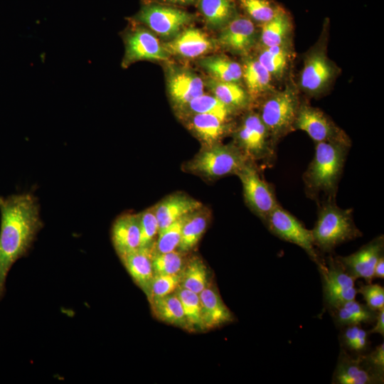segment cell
<instances>
[{"mask_svg": "<svg viewBox=\"0 0 384 384\" xmlns=\"http://www.w3.org/2000/svg\"><path fill=\"white\" fill-rule=\"evenodd\" d=\"M39 209L31 193L0 196V301L10 270L27 255L43 227Z\"/></svg>", "mask_w": 384, "mask_h": 384, "instance_id": "6da1fadb", "label": "cell"}, {"mask_svg": "<svg viewBox=\"0 0 384 384\" xmlns=\"http://www.w3.org/2000/svg\"><path fill=\"white\" fill-rule=\"evenodd\" d=\"M248 159L234 142L227 144L218 142L202 146L182 169L202 178L213 181L228 175H236Z\"/></svg>", "mask_w": 384, "mask_h": 384, "instance_id": "7a4b0ae2", "label": "cell"}, {"mask_svg": "<svg viewBox=\"0 0 384 384\" xmlns=\"http://www.w3.org/2000/svg\"><path fill=\"white\" fill-rule=\"evenodd\" d=\"M348 147L336 142L316 143L314 158L303 177L310 191L335 192Z\"/></svg>", "mask_w": 384, "mask_h": 384, "instance_id": "3957f363", "label": "cell"}, {"mask_svg": "<svg viewBox=\"0 0 384 384\" xmlns=\"http://www.w3.org/2000/svg\"><path fill=\"white\" fill-rule=\"evenodd\" d=\"M311 231L315 247L326 252L361 235L353 222L352 210L342 209L332 203L323 206Z\"/></svg>", "mask_w": 384, "mask_h": 384, "instance_id": "277c9868", "label": "cell"}, {"mask_svg": "<svg viewBox=\"0 0 384 384\" xmlns=\"http://www.w3.org/2000/svg\"><path fill=\"white\" fill-rule=\"evenodd\" d=\"M299 107L297 95L292 87L274 93L263 102L259 115L274 143L293 128Z\"/></svg>", "mask_w": 384, "mask_h": 384, "instance_id": "5b68a950", "label": "cell"}, {"mask_svg": "<svg viewBox=\"0 0 384 384\" xmlns=\"http://www.w3.org/2000/svg\"><path fill=\"white\" fill-rule=\"evenodd\" d=\"M194 19V16L178 6L154 1H145L132 18L147 26L158 35L171 38Z\"/></svg>", "mask_w": 384, "mask_h": 384, "instance_id": "8992f818", "label": "cell"}, {"mask_svg": "<svg viewBox=\"0 0 384 384\" xmlns=\"http://www.w3.org/2000/svg\"><path fill=\"white\" fill-rule=\"evenodd\" d=\"M248 159L237 173L245 203L263 221L279 204L272 187L263 180L254 163Z\"/></svg>", "mask_w": 384, "mask_h": 384, "instance_id": "52a82bcc", "label": "cell"}, {"mask_svg": "<svg viewBox=\"0 0 384 384\" xmlns=\"http://www.w3.org/2000/svg\"><path fill=\"white\" fill-rule=\"evenodd\" d=\"M265 222L272 234L302 248L317 266L322 264L323 261L315 248L311 231L292 214L278 205Z\"/></svg>", "mask_w": 384, "mask_h": 384, "instance_id": "ba28073f", "label": "cell"}, {"mask_svg": "<svg viewBox=\"0 0 384 384\" xmlns=\"http://www.w3.org/2000/svg\"><path fill=\"white\" fill-rule=\"evenodd\" d=\"M234 143L253 161L267 159L274 154V142L259 114L251 112L242 119Z\"/></svg>", "mask_w": 384, "mask_h": 384, "instance_id": "9c48e42d", "label": "cell"}, {"mask_svg": "<svg viewBox=\"0 0 384 384\" xmlns=\"http://www.w3.org/2000/svg\"><path fill=\"white\" fill-rule=\"evenodd\" d=\"M318 268L321 275L324 304L329 309L355 299L357 294L355 279L346 272L336 257H329Z\"/></svg>", "mask_w": 384, "mask_h": 384, "instance_id": "30bf717a", "label": "cell"}, {"mask_svg": "<svg viewBox=\"0 0 384 384\" xmlns=\"http://www.w3.org/2000/svg\"><path fill=\"white\" fill-rule=\"evenodd\" d=\"M384 372L377 369L367 354L356 357L341 348L332 377L335 384H378L383 383Z\"/></svg>", "mask_w": 384, "mask_h": 384, "instance_id": "8fae6325", "label": "cell"}, {"mask_svg": "<svg viewBox=\"0 0 384 384\" xmlns=\"http://www.w3.org/2000/svg\"><path fill=\"white\" fill-rule=\"evenodd\" d=\"M293 128L305 132L314 142H336L350 146L346 134L320 110L299 105Z\"/></svg>", "mask_w": 384, "mask_h": 384, "instance_id": "7c38bea8", "label": "cell"}, {"mask_svg": "<svg viewBox=\"0 0 384 384\" xmlns=\"http://www.w3.org/2000/svg\"><path fill=\"white\" fill-rule=\"evenodd\" d=\"M123 39L125 45L123 68L139 60H168V53L159 40L144 28L128 29L123 35Z\"/></svg>", "mask_w": 384, "mask_h": 384, "instance_id": "4fadbf2b", "label": "cell"}, {"mask_svg": "<svg viewBox=\"0 0 384 384\" xmlns=\"http://www.w3.org/2000/svg\"><path fill=\"white\" fill-rule=\"evenodd\" d=\"M383 236L377 237L362 246L356 252L347 256H337L346 272L355 280L362 278L370 283L373 271L378 260L383 256Z\"/></svg>", "mask_w": 384, "mask_h": 384, "instance_id": "5bb4252c", "label": "cell"}, {"mask_svg": "<svg viewBox=\"0 0 384 384\" xmlns=\"http://www.w3.org/2000/svg\"><path fill=\"white\" fill-rule=\"evenodd\" d=\"M335 74V69L325 53L314 51L305 59L299 84L309 94H319L329 85Z\"/></svg>", "mask_w": 384, "mask_h": 384, "instance_id": "9a60e30c", "label": "cell"}, {"mask_svg": "<svg viewBox=\"0 0 384 384\" xmlns=\"http://www.w3.org/2000/svg\"><path fill=\"white\" fill-rule=\"evenodd\" d=\"M256 29L252 20L238 14L221 28L218 41L225 48L245 53L254 46Z\"/></svg>", "mask_w": 384, "mask_h": 384, "instance_id": "2e32d148", "label": "cell"}, {"mask_svg": "<svg viewBox=\"0 0 384 384\" xmlns=\"http://www.w3.org/2000/svg\"><path fill=\"white\" fill-rule=\"evenodd\" d=\"M154 206L159 232L172 223L201 208L203 205L199 201L179 192L165 197Z\"/></svg>", "mask_w": 384, "mask_h": 384, "instance_id": "e0dca14e", "label": "cell"}, {"mask_svg": "<svg viewBox=\"0 0 384 384\" xmlns=\"http://www.w3.org/2000/svg\"><path fill=\"white\" fill-rule=\"evenodd\" d=\"M163 47L168 54L194 58L209 52L213 46L211 40L204 32L189 28L178 33Z\"/></svg>", "mask_w": 384, "mask_h": 384, "instance_id": "ac0fdd59", "label": "cell"}, {"mask_svg": "<svg viewBox=\"0 0 384 384\" xmlns=\"http://www.w3.org/2000/svg\"><path fill=\"white\" fill-rule=\"evenodd\" d=\"M111 239L119 257L140 248L139 214L125 213L118 216L112 225Z\"/></svg>", "mask_w": 384, "mask_h": 384, "instance_id": "d6986e66", "label": "cell"}, {"mask_svg": "<svg viewBox=\"0 0 384 384\" xmlns=\"http://www.w3.org/2000/svg\"><path fill=\"white\" fill-rule=\"evenodd\" d=\"M154 253V245L151 247H140L119 257L129 274L147 297L149 295L154 276L152 266Z\"/></svg>", "mask_w": 384, "mask_h": 384, "instance_id": "ffe728a7", "label": "cell"}, {"mask_svg": "<svg viewBox=\"0 0 384 384\" xmlns=\"http://www.w3.org/2000/svg\"><path fill=\"white\" fill-rule=\"evenodd\" d=\"M168 88L172 101L181 109L204 92V82L196 74L179 70L169 76Z\"/></svg>", "mask_w": 384, "mask_h": 384, "instance_id": "44dd1931", "label": "cell"}, {"mask_svg": "<svg viewBox=\"0 0 384 384\" xmlns=\"http://www.w3.org/2000/svg\"><path fill=\"white\" fill-rule=\"evenodd\" d=\"M203 328L210 329L232 322L234 316L218 291L209 285L199 293Z\"/></svg>", "mask_w": 384, "mask_h": 384, "instance_id": "7402d4cb", "label": "cell"}, {"mask_svg": "<svg viewBox=\"0 0 384 384\" xmlns=\"http://www.w3.org/2000/svg\"><path fill=\"white\" fill-rule=\"evenodd\" d=\"M188 127L203 146L220 142L228 130V122L215 115L194 114L188 115Z\"/></svg>", "mask_w": 384, "mask_h": 384, "instance_id": "603a6c76", "label": "cell"}, {"mask_svg": "<svg viewBox=\"0 0 384 384\" xmlns=\"http://www.w3.org/2000/svg\"><path fill=\"white\" fill-rule=\"evenodd\" d=\"M198 9L206 25L221 29L238 13L236 0H198Z\"/></svg>", "mask_w": 384, "mask_h": 384, "instance_id": "cb8c5ba5", "label": "cell"}, {"mask_svg": "<svg viewBox=\"0 0 384 384\" xmlns=\"http://www.w3.org/2000/svg\"><path fill=\"white\" fill-rule=\"evenodd\" d=\"M336 324L341 326L375 322L378 311L351 299L329 309Z\"/></svg>", "mask_w": 384, "mask_h": 384, "instance_id": "d4e9b609", "label": "cell"}, {"mask_svg": "<svg viewBox=\"0 0 384 384\" xmlns=\"http://www.w3.org/2000/svg\"><path fill=\"white\" fill-rule=\"evenodd\" d=\"M210 216L209 210L204 206L187 216L182 228L178 251L186 253L197 245L206 230Z\"/></svg>", "mask_w": 384, "mask_h": 384, "instance_id": "484cf974", "label": "cell"}, {"mask_svg": "<svg viewBox=\"0 0 384 384\" xmlns=\"http://www.w3.org/2000/svg\"><path fill=\"white\" fill-rule=\"evenodd\" d=\"M149 302L152 312L158 319L188 330L182 305L176 292L153 298Z\"/></svg>", "mask_w": 384, "mask_h": 384, "instance_id": "4316f807", "label": "cell"}, {"mask_svg": "<svg viewBox=\"0 0 384 384\" xmlns=\"http://www.w3.org/2000/svg\"><path fill=\"white\" fill-rule=\"evenodd\" d=\"M270 73L257 59L249 58L242 67L243 78L248 95L252 97L260 96L268 91L271 87Z\"/></svg>", "mask_w": 384, "mask_h": 384, "instance_id": "83f0119b", "label": "cell"}, {"mask_svg": "<svg viewBox=\"0 0 384 384\" xmlns=\"http://www.w3.org/2000/svg\"><path fill=\"white\" fill-rule=\"evenodd\" d=\"M208 85L213 95L233 111L244 108L248 104V94L238 82L212 78L208 81Z\"/></svg>", "mask_w": 384, "mask_h": 384, "instance_id": "f1b7e54d", "label": "cell"}, {"mask_svg": "<svg viewBox=\"0 0 384 384\" xmlns=\"http://www.w3.org/2000/svg\"><path fill=\"white\" fill-rule=\"evenodd\" d=\"M292 28L290 15L281 7L275 16L262 23L261 41L265 47L282 45Z\"/></svg>", "mask_w": 384, "mask_h": 384, "instance_id": "f546056e", "label": "cell"}, {"mask_svg": "<svg viewBox=\"0 0 384 384\" xmlns=\"http://www.w3.org/2000/svg\"><path fill=\"white\" fill-rule=\"evenodd\" d=\"M201 65L217 80L238 82L242 78L241 65L226 57H207L201 61Z\"/></svg>", "mask_w": 384, "mask_h": 384, "instance_id": "4dcf8cb0", "label": "cell"}, {"mask_svg": "<svg viewBox=\"0 0 384 384\" xmlns=\"http://www.w3.org/2000/svg\"><path fill=\"white\" fill-rule=\"evenodd\" d=\"M181 110L185 114H212L226 122L228 121L233 112L214 95H206L204 92L192 100Z\"/></svg>", "mask_w": 384, "mask_h": 384, "instance_id": "1f68e13d", "label": "cell"}, {"mask_svg": "<svg viewBox=\"0 0 384 384\" xmlns=\"http://www.w3.org/2000/svg\"><path fill=\"white\" fill-rule=\"evenodd\" d=\"M208 270L198 257L190 259L181 272V287L199 294L208 284Z\"/></svg>", "mask_w": 384, "mask_h": 384, "instance_id": "d6a6232c", "label": "cell"}, {"mask_svg": "<svg viewBox=\"0 0 384 384\" xmlns=\"http://www.w3.org/2000/svg\"><path fill=\"white\" fill-rule=\"evenodd\" d=\"M182 305L188 330H204L199 294L179 287L175 292Z\"/></svg>", "mask_w": 384, "mask_h": 384, "instance_id": "836d02e7", "label": "cell"}, {"mask_svg": "<svg viewBox=\"0 0 384 384\" xmlns=\"http://www.w3.org/2000/svg\"><path fill=\"white\" fill-rule=\"evenodd\" d=\"M257 60L272 76L280 78L287 66L289 52L283 44L266 47Z\"/></svg>", "mask_w": 384, "mask_h": 384, "instance_id": "e575fe53", "label": "cell"}, {"mask_svg": "<svg viewBox=\"0 0 384 384\" xmlns=\"http://www.w3.org/2000/svg\"><path fill=\"white\" fill-rule=\"evenodd\" d=\"M248 18L264 23L271 20L282 7L271 0H236Z\"/></svg>", "mask_w": 384, "mask_h": 384, "instance_id": "d590c367", "label": "cell"}, {"mask_svg": "<svg viewBox=\"0 0 384 384\" xmlns=\"http://www.w3.org/2000/svg\"><path fill=\"white\" fill-rule=\"evenodd\" d=\"M183 254L178 250L163 253L154 252L152 257L154 274H180L186 264Z\"/></svg>", "mask_w": 384, "mask_h": 384, "instance_id": "8d00e7d4", "label": "cell"}, {"mask_svg": "<svg viewBox=\"0 0 384 384\" xmlns=\"http://www.w3.org/2000/svg\"><path fill=\"white\" fill-rule=\"evenodd\" d=\"M188 215L172 223L159 232L157 240L154 242V252L163 253L177 250L181 240L182 228Z\"/></svg>", "mask_w": 384, "mask_h": 384, "instance_id": "74e56055", "label": "cell"}, {"mask_svg": "<svg viewBox=\"0 0 384 384\" xmlns=\"http://www.w3.org/2000/svg\"><path fill=\"white\" fill-rule=\"evenodd\" d=\"M140 228V247H151L154 245V239L159 233V223L154 206L145 209L139 213Z\"/></svg>", "mask_w": 384, "mask_h": 384, "instance_id": "f35d334b", "label": "cell"}, {"mask_svg": "<svg viewBox=\"0 0 384 384\" xmlns=\"http://www.w3.org/2000/svg\"><path fill=\"white\" fill-rule=\"evenodd\" d=\"M369 334L361 325L346 326L341 335V343L347 350L358 354L362 353L368 347Z\"/></svg>", "mask_w": 384, "mask_h": 384, "instance_id": "ab89813d", "label": "cell"}, {"mask_svg": "<svg viewBox=\"0 0 384 384\" xmlns=\"http://www.w3.org/2000/svg\"><path fill=\"white\" fill-rule=\"evenodd\" d=\"M181 285V273L173 274H154L147 297L149 301L176 292Z\"/></svg>", "mask_w": 384, "mask_h": 384, "instance_id": "60d3db41", "label": "cell"}, {"mask_svg": "<svg viewBox=\"0 0 384 384\" xmlns=\"http://www.w3.org/2000/svg\"><path fill=\"white\" fill-rule=\"evenodd\" d=\"M366 302V304L375 311L384 309V288L378 284L368 283L357 289Z\"/></svg>", "mask_w": 384, "mask_h": 384, "instance_id": "b9f144b4", "label": "cell"}, {"mask_svg": "<svg viewBox=\"0 0 384 384\" xmlns=\"http://www.w3.org/2000/svg\"><path fill=\"white\" fill-rule=\"evenodd\" d=\"M367 355L372 364L379 370L384 372V343H382Z\"/></svg>", "mask_w": 384, "mask_h": 384, "instance_id": "7bdbcfd3", "label": "cell"}, {"mask_svg": "<svg viewBox=\"0 0 384 384\" xmlns=\"http://www.w3.org/2000/svg\"><path fill=\"white\" fill-rule=\"evenodd\" d=\"M375 324L373 329L368 331L369 334H379L384 336V309L378 311Z\"/></svg>", "mask_w": 384, "mask_h": 384, "instance_id": "ee69618b", "label": "cell"}, {"mask_svg": "<svg viewBox=\"0 0 384 384\" xmlns=\"http://www.w3.org/2000/svg\"><path fill=\"white\" fill-rule=\"evenodd\" d=\"M175 6H186L196 4L198 0H152Z\"/></svg>", "mask_w": 384, "mask_h": 384, "instance_id": "f6af8a7d", "label": "cell"}, {"mask_svg": "<svg viewBox=\"0 0 384 384\" xmlns=\"http://www.w3.org/2000/svg\"><path fill=\"white\" fill-rule=\"evenodd\" d=\"M373 277L375 278H384V257L382 256L377 262L374 271Z\"/></svg>", "mask_w": 384, "mask_h": 384, "instance_id": "bcb514c9", "label": "cell"}]
</instances>
